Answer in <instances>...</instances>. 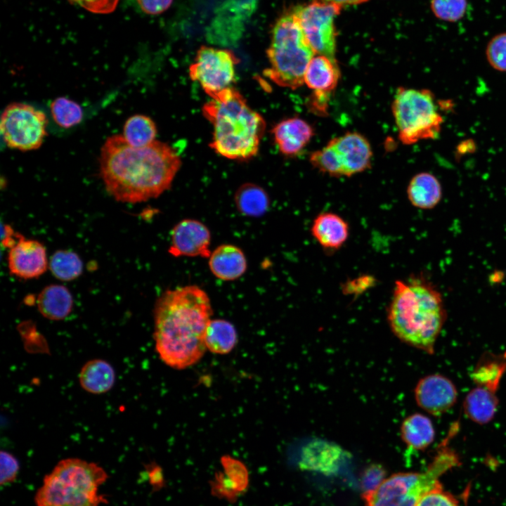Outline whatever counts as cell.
<instances>
[{
  "label": "cell",
  "instance_id": "obj_41",
  "mask_svg": "<svg viewBox=\"0 0 506 506\" xmlns=\"http://www.w3.org/2000/svg\"><path fill=\"white\" fill-rule=\"evenodd\" d=\"M145 473L153 491H159L162 489L166 481L162 468L155 462H150L145 465Z\"/></svg>",
  "mask_w": 506,
  "mask_h": 506
},
{
  "label": "cell",
  "instance_id": "obj_15",
  "mask_svg": "<svg viewBox=\"0 0 506 506\" xmlns=\"http://www.w3.org/2000/svg\"><path fill=\"white\" fill-rule=\"evenodd\" d=\"M8 265L11 274L23 279L36 278L47 269L48 259L44 246L35 240L20 235L10 248Z\"/></svg>",
  "mask_w": 506,
  "mask_h": 506
},
{
  "label": "cell",
  "instance_id": "obj_10",
  "mask_svg": "<svg viewBox=\"0 0 506 506\" xmlns=\"http://www.w3.org/2000/svg\"><path fill=\"white\" fill-rule=\"evenodd\" d=\"M342 6L336 4L313 1L297 7L292 12L316 55L335 60L336 32L334 22Z\"/></svg>",
  "mask_w": 506,
  "mask_h": 506
},
{
  "label": "cell",
  "instance_id": "obj_21",
  "mask_svg": "<svg viewBox=\"0 0 506 506\" xmlns=\"http://www.w3.org/2000/svg\"><path fill=\"white\" fill-rule=\"evenodd\" d=\"M37 305L40 313L51 320L65 318L71 312L73 299L70 292L60 285H51L39 294Z\"/></svg>",
  "mask_w": 506,
  "mask_h": 506
},
{
  "label": "cell",
  "instance_id": "obj_13",
  "mask_svg": "<svg viewBox=\"0 0 506 506\" xmlns=\"http://www.w3.org/2000/svg\"><path fill=\"white\" fill-rule=\"evenodd\" d=\"M210 244L209 228L198 220L185 219L171 230L169 253L174 257L209 258L212 253Z\"/></svg>",
  "mask_w": 506,
  "mask_h": 506
},
{
  "label": "cell",
  "instance_id": "obj_43",
  "mask_svg": "<svg viewBox=\"0 0 506 506\" xmlns=\"http://www.w3.org/2000/svg\"><path fill=\"white\" fill-rule=\"evenodd\" d=\"M325 2H330L338 4L339 6L343 5H355L364 3L368 0H322Z\"/></svg>",
  "mask_w": 506,
  "mask_h": 506
},
{
  "label": "cell",
  "instance_id": "obj_12",
  "mask_svg": "<svg viewBox=\"0 0 506 506\" xmlns=\"http://www.w3.org/2000/svg\"><path fill=\"white\" fill-rule=\"evenodd\" d=\"M257 0H226L219 7L207 33L208 39L223 46L234 45L244 24L257 7Z\"/></svg>",
  "mask_w": 506,
  "mask_h": 506
},
{
  "label": "cell",
  "instance_id": "obj_29",
  "mask_svg": "<svg viewBox=\"0 0 506 506\" xmlns=\"http://www.w3.org/2000/svg\"><path fill=\"white\" fill-rule=\"evenodd\" d=\"M506 370V355L487 358L481 361L472 372L476 385L498 390L500 379Z\"/></svg>",
  "mask_w": 506,
  "mask_h": 506
},
{
  "label": "cell",
  "instance_id": "obj_8",
  "mask_svg": "<svg viewBox=\"0 0 506 506\" xmlns=\"http://www.w3.org/2000/svg\"><path fill=\"white\" fill-rule=\"evenodd\" d=\"M391 109L398 138L403 144L434 139L439 135L443 119L430 91L399 87Z\"/></svg>",
  "mask_w": 506,
  "mask_h": 506
},
{
  "label": "cell",
  "instance_id": "obj_27",
  "mask_svg": "<svg viewBox=\"0 0 506 506\" xmlns=\"http://www.w3.org/2000/svg\"><path fill=\"white\" fill-rule=\"evenodd\" d=\"M238 334L234 325L223 319H212L206 329L207 349L215 354H227L235 346Z\"/></svg>",
  "mask_w": 506,
  "mask_h": 506
},
{
  "label": "cell",
  "instance_id": "obj_3",
  "mask_svg": "<svg viewBox=\"0 0 506 506\" xmlns=\"http://www.w3.org/2000/svg\"><path fill=\"white\" fill-rule=\"evenodd\" d=\"M387 321L403 343L432 354L445 320L441 296L420 278L398 280L387 309Z\"/></svg>",
  "mask_w": 506,
  "mask_h": 506
},
{
  "label": "cell",
  "instance_id": "obj_11",
  "mask_svg": "<svg viewBox=\"0 0 506 506\" xmlns=\"http://www.w3.org/2000/svg\"><path fill=\"white\" fill-rule=\"evenodd\" d=\"M239 62L232 51L209 46H201L189 67V75L197 82L205 93L214 98L222 91L233 87L235 80V67Z\"/></svg>",
  "mask_w": 506,
  "mask_h": 506
},
{
  "label": "cell",
  "instance_id": "obj_20",
  "mask_svg": "<svg viewBox=\"0 0 506 506\" xmlns=\"http://www.w3.org/2000/svg\"><path fill=\"white\" fill-rule=\"evenodd\" d=\"M208 264L212 273L223 281L238 279L245 273L247 267L243 251L232 244L218 246L211 253Z\"/></svg>",
  "mask_w": 506,
  "mask_h": 506
},
{
  "label": "cell",
  "instance_id": "obj_24",
  "mask_svg": "<svg viewBox=\"0 0 506 506\" xmlns=\"http://www.w3.org/2000/svg\"><path fill=\"white\" fill-rule=\"evenodd\" d=\"M407 195L414 207L422 209H432L441 198V184L434 175L422 172L410 181Z\"/></svg>",
  "mask_w": 506,
  "mask_h": 506
},
{
  "label": "cell",
  "instance_id": "obj_6",
  "mask_svg": "<svg viewBox=\"0 0 506 506\" xmlns=\"http://www.w3.org/2000/svg\"><path fill=\"white\" fill-rule=\"evenodd\" d=\"M270 67L264 74L276 84L296 89L304 84L306 69L316 55L293 13L278 20L267 51Z\"/></svg>",
  "mask_w": 506,
  "mask_h": 506
},
{
  "label": "cell",
  "instance_id": "obj_18",
  "mask_svg": "<svg viewBox=\"0 0 506 506\" xmlns=\"http://www.w3.org/2000/svg\"><path fill=\"white\" fill-rule=\"evenodd\" d=\"M272 134L279 150L286 156L299 153L314 134L312 126L299 117L280 121L272 129Z\"/></svg>",
  "mask_w": 506,
  "mask_h": 506
},
{
  "label": "cell",
  "instance_id": "obj_14",
  "mask_svg": "<svg viewBox=\"0 0 506 506\" xmlns=\"http://www.w3.org/2000/svg\"><path fill=\"white\" fill-rule=\"evenodd\" d=\"M414 395L422 409L433 415H440L454 405L458 392L449 379L440 374H433L418 381Z\"/></svg>",
  "mask_w": 506,
  "mask_h": 506
},
{
  "label": "cell",
  "instance_id": "obj_2",
  "mask_svg": "<svg viewBox=\"0 0 506 506\" xmlns=\"http://www.w3.org/2000/svg\"><path fill=\"white\" fill-rule=\"evenodd\" d=\"M212 309L207 292L197 285L164 292L154 309V339L160 358L182 370L193 365L207 348L205 335Z\"/></svg>",
  "mask_w": 506,
  "mask_h": 506
},
{
  "label": "cell",
  "instance_id": "obj_39",
  "mask_svg": "<svg viewBox=\"0 0 506 506\" xmlns=\"http://www.w3.org/2000/svg\"><path fill=\"white\" fill-rule=\"evenodd\" d=\"M385 471L378 465H372L368 467L361 477V486L364 493L377 488L384 480Z\"/></svg>",
  "mask_w": 506,
  "mask_h": 506
},
{
  "label": "cell",
  "instance_id": "obj_37",
  "mask_svg": "<svg viewBox=\"0 0 506 506\" xmlns=\"http://www.w3.org/2000/svg\"><path fill=\"white\" fill-rule=\"evenodd\" d=\"M20 465L16 458L11 453L1 450L0 453V485L6 486L17 478Z\"/></svg>",
  "mask_w": 506,
  "mask_h": 506
},
{
  "label": "cell",
  "instance_id": "obj_5",
  "mask_svg": "<svg viewBox=\"0 0 506 506\" xmlns=\"http://www.w3.org/2000/svg\"><path fill=\"white\" fill-rule=\"evenodd\" d=\"M97 463L69 458L60 460L43 479L34 495L36 506H100L107 499L99 488L108 479Z\"/></svg>",
  "mask_w": 506,
  "mask_h": 506
},
{
  "label": "cell",
  "instance_id": "obj_16",
  "mask_svg": "<svg viewBox=\"0 0 506 506\" xmlns=\"http://www.w3.org/2000/svg\"><path fill=\"white\" fill-rule=\"evenodd\" d=\"M342 162L344 176L361 173L370 167L372 152L367 138L357 132H347L330 140Z\"/></svg>",
  "mask_w": 506,
  "mask_h": 506
},
{
  "label": "cell",
  "instance_id": "obj_26",
  "mask_svg": "<svg viewBox=\"0 0 506 506\" xmlns=\"http://www.w3.org/2000/svg\"><path fill=\"white\" fill-rule=\"evenodd\" d=\"M234 201L238 212L250 217L262 216L270 206L267 193L261 186L251 183L242 184L238 188Z\"/></svg>",
  "mask_w": 506,
  "mask_h": 506
},
{
  "label": "cell",
  "instance_id": "obj_40",
  "mask_svg": "<svg viewBox=\"0 0 506 506\" xmlns=\"http://www.w3.org/2000/svg\"><path fill=\"white\" fill-rule=\"evenodd\" d=\"M84 8L97 13H108L112 11L118 0H69Z\"/></svg>",
  "mask_w": 506,
  "mask_h": 506
},
{
  "label": "cell",
  "instance_id": "obj_30",
  "mask_svg": "<svg viewBox=\"0 0 506 506\" xmlns=\"http://www.w3.org/2000/svg\"><path fill=\"white\" fill-rule=\"evenodd\" d=\"M49 267L56 278L70 281L82 274L83 263L76 253L69 250H58L51 256Z\"/></svg>",
  "mask_w": 506,
  "mask_h": 506
},
{
  "label": "cell",
  "instance_id": "obj_9",
  "mask_svg": "<svg viewBox=\"0 0 506 506\" xmlns=\"http://www.w3.org/2000/svg\"><path fill=\"white\" fill-rule=\"evenodd\" d=\"M47 124L46 115L41 110L30 104L12 103L1 114V134L8 148L32 150L42 145Z\"/></svg>",
  "mask_w": 506,
  "mask_h": 506
},
{
  "label": "cell",
  "instance_id": "obj_36",
  "mask_svg": "<svg viewBox=\"0 0 506 506\" xmlns=\"http://www.w3.org/2000/svg\"><path fill=\"white\" fill-rule=\"evenodd\" d=\"M209 486L213 496L230 503L235 502L241 495L223 471L214 473V478L209 481Z\"/></svg>",
  "mask_w": 506,
  "mask_h": 506
},
{
  "label": "cell",
  "instance_id": "obj_25",
  "mask_svg": "<svg viewBox=\"0 0 506 506\" xmlns=\"http://www.w3.org/2000/svg\"><path fill=\"white\" fill-rule=\"evenodd\" d=\"M401 437L410 449L422 450L433 442L435 431L431 420L420 413L412 414L404 419L401 429Z\"/></svg>",
  "mask_w": 506,
  "mask_h": 506
},
{
  "label": "cell",
  "instance_id": "obj_35",
  "mask_svg": "<svg viewBox=\"0 0 506 506\" xmlns=\"http://www.w3.org/2000/svg\"><path fill=\"white\" fill-rule=\"evenodd\" d=\"M486 56L492 67L506 72V32L499 33L491 39L486 48Z\"/></svg>",
  "mask_w": 506,
  "mask_h": 506
},
{
  "label": "cell",
  "instance_id": "obj_38",
  "mask_svg": "<svg viewBox=\"0 0 506 506\" xmlns=\"http://www.w3.org/2000/svg\"><path fill=\"white\" fill-rule=\"evenodd\" d=\"M416 506H459L458 500L439 486L425 494Z\"/></svg>",
  "mask_w": 506,
  "mask_h": 506
},
{
  "label": "cell",
  "instance_id": "obj_28",
  "mask_svg": "<svg viewBox=\"0 0 506 506\" xmlns=\"http://www.w3.org/2000/svg\"><path fill=\"white\" fill-rule=\"evenodd\" d=\"M157 127L153 120L144 115L129 117L123 128V137L134 147L146 146L155 141Z\"/></svg>",
  "mask_w": 506,
  "mask_h": 506
},
{
  "label": "cell",
  "instance_id": "obj_4",
  "mask_svg": "<svg viewBox=\"0 0 506 506\" xmlns=\"http://www.w3.org/2000/svg\"><path fill=\"white\" fill-rule=\"evenodd\" d=\"M202 114L213 126L209 145L216 153L238 160L257 155L266 122L237 89L229 88L212 98L203 105Z\"/></svg>",
  "mask_w": 506,
  "mask_h": 506
},
{
  "label": "cell",
  "instance_id": "obj_19",
  "mask_svg": "<svg viewBox=\"0 0 506 506\" xmlns=\"http://www.w3.org/2000/svg\"><path fill=\"white\" fill-rule=\"evenodd\" d=\"M311 233L318 243L327 250L341 248L349 235V226L337 214L325 212L313 219Z\"/></svg>",
  "mask_w": 506,
  "mask_h": 506
},
{
  "label": "cell",
  "instance_id": "obj_7",
  "mask_svg": "<svg viewBox=\"0 0 506 506\" xmlns=\"http://www.w3.org/2000/svg\"><path fill=\"white\" fill-rule=\"evenodd\" d=\"M458 464L455 451L443 446L424 472L394 474L374 491L363 493L365 506H416L425 494L441 485L439 478Z\"/></svg>",
  "mask_w": 506,
  "mask_h": 506
},
{
  "label": "cell",
  "instance_id": "obj_1",
  "mask_svg": "<svg viewBox=\"0 0 506 506\" xmlns=\"http://www.w3.org/2000/svg\"><path fill=\"white\" fill-rule=\"evenodd\" d=\"M100 171L108 193L122 202H143L168 190L180 169V157L155 140L143 147L129 145L122 135L108 137L101 148Z\"/></svg>",
  "mask_w": 506,
  "mask_h": 506
},
{
  "label": "cell",
  "instance_id": "obj_22",
  "mask_svg": "<svg viewBox=\"0 0 506 506\" xmlns=\"http://www.w3.org/2000/svg\"><path fill=\"white\" fill-rule=\"evenodd\" d=\"M80 386L86 391L101 394L110 391L115 382V372L112 366L103 359L87 361L79 374Z\"/></svg>",
  "mask_w": 506,
  "mask_h": 506
},
{
  "label": "cell",
  "instance_id": "obj_31",
  "mask_svg": "<svg viewBox=\"0 0 506 506\" xmlns=\"http://www.w3.org/2000/svg\"><path fill=\"white\" fill-rule=\"evenodd\" d=\"M50 110L55 123L63 129H70L77 125L84 117L82 106L66 97L54 99L51 103Z\"/></svg>",
  "mask_w": 506,
  "mask_h": 506
},
{
  "label": "cell",
  "instance_id": "obj_17",
  "mask_svg": "<svg viewBox=\"0 0 506 506\" xmlns=\"http://www.w3.org/2000/svg\"><path fill=\"white\" fill-rule=\"evenodd\" d=\"M340 72L335 60L315 55L310 60L304 77V83L311 90L318 100L324 101L337 86Z\"/></svg>",
  "mask_w": 506,
  "mask_h": 506
},
{
  "label": "cell",
  "instance_id": "obj_33",
  "mask_svg": "<svg viewBox=\"0 0 506 506\" xmlns=\"http://www.w3.org/2000/svg\"><path fill=\"white\" fill-rule=\"evenodd\" d=\"M222 471L242 495L248 488L249 475L247 466L241 460L228 455L220 459Z\"/></svg>",
  "mask_w": 506,
  "mask_h": 506
},
{
  "label": "cell",
  "instance_id": "obj_23",
  "mask_svg": "<svg viewBox=\"0 0 506 506\" xmlns=\"http://www.w3.org/2000/svg\"><path fill=\"white\" fill-rule=\"evenodd\" d=\"M497 390L476 385L464 401L466 415L473 422L486 424L493 417L498 406Z\"/></svg>",
  "mask_w": 506,
  "mask_h": 506
},
{
  "label": "cell",
  "instance_id": "obj_32",
  "mask_svg": "<svg viewBox=\"0 0 506 506\" xmlns=\"http://www.w3.org/2000/svg\"><path fill=\"white\" fill-rule=\"evenodd\" d=\"M309 161L319 171L331 176H344V169L337 150L330 141L323 148L312 153Z\"/></svg>",
  "mask_w": 506,
  "mask_h": 506
},
{
  "label": "cell",
  "instance_id": "obj_42",
  "mask_svg": "<svg viewBox=\"0 0 506 506\" xmlns=\"http://www.w3.org/2000/svg\"><path fill=\"white\" fill-rule=\"evenodd\" d=\"M141 9L148 14H159L166 11L172 0H138Z\"/></svg>",
  "mask_w": 506,
  "mask_h": 506
},
{
  "label": "cell",
  "instance_id": "obj_34",
  "mask_svg": "<svg viewBox=\"0 0 506 506\" xmlns=\"http://www.w3.org/2000/svg\"><path fill=\"white\" fill-rule=\"evenodd\" d=\"M430 6L438 19L455 22L465 16L467 0H431Z\"/></svg>",
  "mask_w": 506,
  "mask_h": 506
}]
</instances>
